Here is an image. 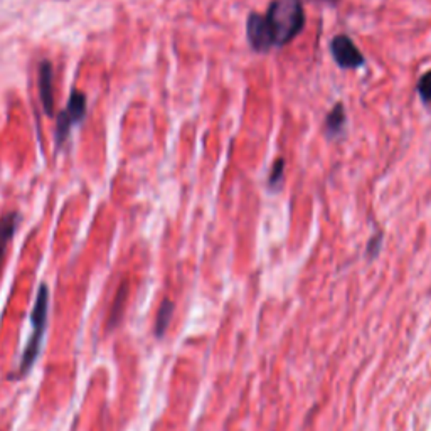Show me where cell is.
Listing matches in <instances>:
<instances>
[{
  "label": "cell",
  "mask_w": 431,
  "mask_h": 431,
  "mask_svg": "<svg viewBox=\"0 0 431 431\" xmlns=\"http://www.w3.org/2000/svg\"><path fill=\"white\" fill-rule=\"evenodd\" d=\"M273 47H283L302 33L305 11L300 0H273L264 13Z\"/></svg>",
  "instance_id": "1"
},
{
  "label": "cell",
  "mask_w": 431,
  "mask_h": 431,
  "mask_svg": "<svg viewBox=\"0 0 431 431\" xmlns=\"http://www.w3.org/2000/svg\"><path fill=\"white\" fill-rule=\"evenodd\" d=\"M47 310H49V289L46 283H43L38 290V296H35L33 312H30V325H33V332H30L24 352H22L19 369L16 372L17 379L26 376L27 372L33 369L34 362L38 361L40 345H43V339L44 334H46V327H47Z\"/></svg>",
  "instance_id": "2"
},
{
  "label": "cell",
  "mask_w": 431,
  "mask_h": 431,
  "mask_svg": "<svg viewBox=\"0 0 431 431\" xmlns=\"http://www.w3.org/2000/svg\"><path fill=\"white\" fill-rule=\"evenodd\" d=\"M88 111V98L86 94L79 89H73L69 94L67 105L56 116V132H54V138H56V147L62 148L67 142L71 130L74 125L81 123L86 116Z\"/></svg>",
  "instance_id": "3"
},
{
  "label": "cell",
  "mask_w": 431,
  "mask_h": 431,
  "mask_svg": "<svg viewBox=\"0 0 431 431\" xmlns=\"http://www.w3.org/2000/svg\"><path fill=\"white\" fill-rule=\"evenodd\" d=\"M332 56L337 65L344 69H356V67L364 65V56L359 51L354 40L345 34H339L332 39L330 43Z\"/></svg>",
  "instance_id": "4"
},
{
  "label": "cell",
  "mask_w": 431,
  "mask_h": 431,
  "mask_svg": "<svg viewBox=\"0 0 431 431\" xmlns=\"http://www.w3.org/2000/svg\"><path fill=\"white\" fill-rule=\"evenodd\" d=\"M246 34H248V43L254 51L268 52L273 47L272 35H269L267 21L262 13H250L248 21H246Z\"/></svg>",
  "instance_id": "5"
},
{
  "label": "cell",
  "mask_w": 431,
  "mask_h": 431,
  "mask_svg": "<svg viewBox=\"0 0 431 431\" xmlns=\"http://www.w3.org/2000/svg\"><path fill=\"white\" fill-rule=\"evenodd\" d=\"M38 84H39V98L43 105L44 113L47 116L54 115V69L52 62L43 60L38 67Z\"/></svg>",
  "instance_id": "6"
},
{
  "label": "cell",
  "mask_w": 431,
  "mask_h": 431,
  "mask_svg": "<svg viewBox=\"0 0 431 431\" xmlns=\"http://www.w3.org/2000/svg\"><path fill=\"white\" fill-rule=\"evenodd\" d=\"M21 223V214L17 211H11V213L4 214L0 218V269H2L4 258H6L9 242L12 241L13 235H16L17 228Z\"/></svg>",
  "instance_id": "7"
},
{
  "label": "cell",
  "mask_w": 431,
  "mask_h": 431,
  "mask_svg": "<svg viewBox=\"0 0 431 431\" xmlns=\"http://www.w3.org/2000/svg\"><path fill=\"white\" fill-rule=\"evenodd\" d=\"M127 296H128V283H121L118 291H116L113 303H111L110 308V315H108L106 322V329L108 330H115L116 325H118L121 317H123V308L125 303H127Z\"/></svg>",
  "instance_id": "8"
},
{
  "label": "cell",
  "mask_w": 431,
  "mask_h": 431,
  "mask_svg": "<svg viewBox=\"0 0 431 431\" xmlns=\"http://www.w3.org/2000/svg\"><path fill=\"white\" fill-rule=\"evenodd\" d=\"M344 123H345V108L342 103H337L325 118V130L327 133H329V137H335V135L342 133Z\"/></svg>",
  "instance_id": "9"
},
{
  "label": "cell",
  "mask_w": 431,
  "mask_h": 431,
  "mask_svg": "<svg viewBox=\"0 0 431 431\" xmlns=\"http://www.w3.org/2000/svg\"><path fill=\"white\" fill-rule=\"evenodd\" d=\"M174 313V303L170 300H164L160 305L159 313H157V320H155V334L157 337H164L165 330H167L170 318H172Z\"/></svg>",
  "instance_id": "10"
},
{
  "label": "cell",
  "mask_w": 431,
  "mask_h": 431,
  "mask_svg": "<svg viewBox=\"0 0 431 431\" xmlns=\"http://www.w3.org/2000/svg\"><path fill=\"white\" fill-rule=\"evenodd\" d=\"M418 93L423 103H431V71L425 73L418 81Z\"/></svg>",
  "instance_id": "11"
},
{
  "label": "cell",
  "mask_w": 431,
  "mask_h": 431,
  "mask_svg": "<svg viewBox=\"0 0 431 431\" xmlns=\"http://www.w3.org/2000/svg\"><path fill=\"white\" fill-rule=\"evenodd\" d=\"M283 165H285V160L283 159H278L275 162V165H273V170H272V175H269L268 182H269V187L275 189L278 184L281 182V177H283Z\"/></svg>",
  "instance_id": "12"
},
{
  "label": "cell",
  "mask_w": 431,
  "mask_h": 431,
  "mask_svg": "<svg viewBox=\"0 0 431 431\" xmlns=\"http://www.w3.org/2000/svg\"><path fill=\"white\" fill-rule=\"evenodd\" d=\"M379 245H381V235H377L376 240H372V241L369 242V253L374 254L376 251L379 250Z\"/></svg>",
  "instance_id": "13"
}]
</instances>
